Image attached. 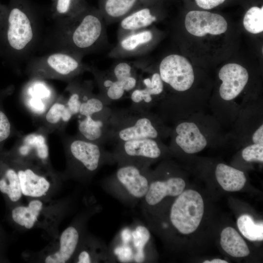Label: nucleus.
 I'll return each mask as SVG.
<instances>
[{
    "instance_id": "1",
    "label": "nucleus",
    "mask_w": 263,
    "mask_h": 263,
    "mask_svg": "<svg viewBox=\"0 0 263 263\" xmlns=\"http://www.w3.org/2000/svg\"><path fill=\"white\" fill-rule=\"evenodd\" d=\"M106 23L98 8L88 6L76 15L57 21L54 50H64L83 56L96 51L107 41Z\"/></svg>"
},
{
    "instance_id": "2",
    "label": "nucleus",
    "mask_w": 263,
    "mask_h": 263,
    "mask_svg": "<svg viewBox=\"0 0 263 263\" xmlns=\"http://www.w3.org/2000/svg\"><path fill=\"white\" fill-rule=\"evenodd\" d=\"M168 146L171 154L193 155L207 147L228 144L227 132L206 110L198 112L172 124Z\"/></svg>"
},
{
    "instance_id": "3",
    "label": "nucleus",
    "mask_w": 263,
    "mask_h": 263,
    "mask_svg": "<svg viewBox=\"0 0 263 263\" xmlns=\"http://www.w3.org/2000/svg\"><path fill=\"white\" fill-rule=\"evenodd\" d=\"M158 72L164 84L159 110L174 117H183L195 112L185 94L195 82V74L188 60L183 56L171 54L161 61Z\"/></svg>"
},
{
    "instance_id": "4",
    "label": "nucleus",
    "mask_w": 263,
    "mask_h": 263,
    "mask_svg": "<svg viewBox=\"0 0 263 263\" xmlns=\"http://www.w3.org/2000/svg\"><path fill=\"white\" fill-rule=\"evenodd\" d=\"M171 127L152 111L130 107L112 108L107 142L117 143L141 138L164 140L169 137Z\"/></svg>"
},
{
    "instance_id": "5",
    "label": "nucleus",
    "mask_w": 263,
    "mask_h": 263,
    "mask_svg": "<svg viewBox=\"0 0 263 263\" xmlns=\"http://www.w3.org/2000/svg\"><path fill=\"white\" fill-rule=\"evenodd\" d=\"M72 199L28 198L12 207L11 218L21 230L39 228L51 241L59 234V225L70 210Z\"/></svg>"
},
{
    "instance_id": "6",
    "label": "nucleus",
    "mask_w": 263,
    "mask_h": 263,
    "mask_svg": "<svg viewBox=\"0 0 263 263\" xmlns=\"http://www.w3.org/2000/svg\"><path fill=\"white\" fill-rule=\"evenodd\" d=\"M218 78L221 83L217 95L209 99L208 108L222 127L228 129L239 113L251 103L242 95L249 81V75L246 69L242 65L228 63L221 68Z\"/></svg>"
},
{
    "instance_id": "7",
    "label": "nucleus",
    "mask_w": 263,
    "mask_h": 263,
    "mask_svg": "<svg viewBox=\"0 0 263 263\" xmlns=\"http://www.w3.org/2000/svg\"><path fill=\"white\" fill-rule=\"evenodd\" d=\"M62 135L66 161L65 169L61 172L64 181L88 184L102 167L115 163L112 152L106 150L103 145L77 134Z\"/></svg>"
},
{
    "instance_id": "8",
    "label": "nucleus",
    "mask_w": 263,
    "mask_h": 263,
    "mask_svg": "<svg viewBox=\"0 0 263 263\" xmlns=\"http://www.w3.org/2000/svg\"><path fill=\"white\" fill-rule=\"evenodd\" d=\"M89 207L78 214L71 224L45 248L38 252H25L22 257L30 262L66 263L72 262L80 243L86 233V225L96 212Z\"/></svg>"
},
{
    "instance_id": "9",
    "label": "nucleus",
    "mask_w": 263,
    "mask_h": 263,
    "mask_svg": "<svg viewBox=\"0 0 263 263\" xmlns=\"http://www.w3.org/2000/svg\"><path fill=\"white\" fill-rule=\"evenodd\" d=\"M151 177L149 168L118 165L116 171L101 183L104 189L124 205L132 207L147 192Z\"/></svg>"
},
{
    "instance_id": "10",
    "label": "nucleus",
    "mask_w": 263,
    "mask_h": 263,
    "mask_svg": "<svg viewBox=\"0 0 263 263\" xmlns=\"http://www.w3.org/2000/svg\"><path fill=\"white\" fill-rule=\"evenodd\" d=\"M83 56L69 51L54 50L31 60L26 69L30 79H57L70 82L85 71L89 66L82 62Z\"/></svg>"
},
{
    "instance_id": "11",
    "label": "nucleus",
    "mask_w": 263,
    "mask_h": 263,
    "mask_svg": "<svg viewBox=\"0 0 263 263\" xmlns=\"http://www.w3.org/2000/svg\"><path fill=\"white\" fill-rule=\"evenodd\" d=\"M7 155L18 175L24 199H51L59 191L64 180L61 173L47 168L21 161Z\"/></svg>"
},
{
    "instance_id": "12",
    "label": "nucleus",
    "mask_w": 263,
    "mask_h": 263,
    "mask_svg": "<svg viewBox=\"0 0 263 263\" xmlns=\"http://www.w3.org/2000/svg\"><path fill=\"white\" fill-rule=\"evenodd\" d=\"M38 31L35 13L24 0H21L11 9L8 16L6 38L9 46L21 57H24L35 45Z\"/></svg>"
},
{
    "instance_id": "13",
    "label": "nucleus",
    "mask_w": 263,
    "mask_h": 263,
    "mask_svg": "<svg viewBox=\"0 0 263 263\" xmlns=\"http://www.w3.org/2000/svg\"><path fill=\"white\" fill-rule=\"evenodd\" d=\"M114 145L112 152L118 165L129 164L148 168L154 161L171 154L168 146L157 139H137Z\"/></svg>"
},
{
    "instance_id": "14",
    "label": "nucleus",
    "mask_w": 263,
    "mask_h": 263,
    "mask_svg": "<svg viewBox=\"0 0 263 263\" xmlns=\"http://www.w3.org/2000/svg\"><path fill=\"white\" fill-rule=\"evenodd\" d=\"M228 144L242 148L251 144H263V103L258 99L239 114L227 132Z\"/></svg>"
},
{
    "instance_id": "15",
    "label": "nucleus",
    "mask_w": 263,
    "mask_h": 263,
    "mask_svg": "<svg viewBox=\"0 0 263 263\" xmlns=\"http://www.w3.org/2000/svg\"><path fill=\"white\" fill-rule=\"evenodd\" d=\"M204 212L203 199L197 191L184 190L174 201L169 211L172 226L183 234H189L198 227Z\"/></svg>"
},
{
    "instance_id": "16",
    "label": "nucleus",
    "mask_w": 263,
    "mask_h": 263,
    "mask_svg": "<svg viewBox=\"0 0 263 263\" xmlns=\"http://www.w3.org/2000/svg\"><path fill=\"white\" fill-rule=\"evenodd\" d=\"M139 69L136 87L129 97L131 107L142 110L151 111L162 99L164 91V84L158 72L151 71L143 61H137Z\"/></svg>"
},
{
    "instance_id": "17",
    "label": "nucleus",
    "mask_w": 263,
    "mask_h": 263,
    "mask_svg": "<svg viewBox=\"0 0 263 263\" xmlns=\"http://www.w3.org/2000/svg\"><path fill=\"white\" fill-rule=\"evenodd\" d=\"M42 129L21 136L6 151L11 157L22 161L53 168L50 159L48 136Z\"/></svg>"
},
{
    "instance_id": "18",
    "label": "nucleus",
    "mask_w": 263,
    "mask_h": 263,
    "mask_svg": "<svg viewBox=\"0 0 263 263\" xmlns=\"http://www.w3.org/2000/svg\"><path fill=\"white\" fill-rule=\"evenodd\" d=\"M166 170L167 177L157 178L151 171V177L147 193L140 202L143 214L149 213L166 198L177 197L184 190L186 182L181 177L173 175L171 171Z\"/></svg>"
},
{
    "instance_id": "19",
    "label": "nucleus",
    "mask_w": 263,
    "mask_h": 263,
    "mask_svg": "<svg viewBox=\"0 0 263 263\" xmlns=\"http://www.w3.org/2000/svg\"><path fill=\"white\" fill-rule=\"evenodd\" d=\"M57 96L44 80L33 79L23 88L21 101L33 116L41 118Z\"/></svg>"
},
{
    "instance_id": "20",
    "label": "nucleus",
    "mask_w": 263,
    "mask_h": 263,
    "mask_svg": "<svg viewBox=\"0 0 263 263\" xmlns=\"http://www.w3.org/2000/svg\"><path fill=\"white\" fill-rule=\"evenodd\" d=\"M154 39L155 33L152 29L146 28L132 33L118 40L108 56L111 58H124L144 55Z\"/></svg>"
},
{
    "instance_id": "21",
    "label": "nucleus",
    "mask_w": 263,
    "mask_h": 263,
    "mask_svg": "<svg viewBox=\"0 0 263 263\" xmlns=\"http://www.w3.org/2000/svg\"><path fill=\"white\" fill-rule=\"evenodd\" d=\"M185 24L190 34L199 37L207 34L220 35L227 28V22L223 17L206 11H189L186 16Z\"/></svg>"
},
{
    "instance_id": "22",
    "label": "nucleus",
    "mask_w": 263,
    "mask_h": 263,
    "mask_svg": "<svg viewBox=\"0 0 263 263\" xmlns=\"http://www.w3.org/2000/svg\"><path fill=\"white\" fill-rule=\"evenodd\" d=\"M112 108L80 117L78 121L77 135L85 140L103 145L107 142V133Z\"/></svg>"
},
{
    "instance_id": "23",
    "label": "nucleus",
    "mask_w": 263,
    "mask_h": 263,
    "mask_svg": "<svg viewBox=\"0 0 263 263\" xmlns=\"http://www.w3.org/2000/svg\"><path fill=\"white\" fill-rule=\"evenodd\" d=\"M154 1L144 4L119 21L117 40L132 33L147 28L157 20Z\"/></svg>"
},
{
    "instance_id": "24",
    "label": "nucleus",
    "mask_w": 263,
    "mask_h": 263,
    "mask_svg": "<svg viewBox=\"0 0 263 263\" xmlns=\"http://www.w3.org/2000/svg\"><path fill=\"white\" fill-rule=\"evenodd\" d=\"M114 260L104 243L88 233L81 240L72 261L76 263L109 262Z\"/></svg>"
},
{
    "instance_id": "25",
    "label": "nucleus",
    "mask_w": 263,
    "mask_h": 263,
    "mask_svg": "<svg viewBox=\"0 0 263 263\" xmlns=\"http://www.w3.org/2000/svg\"><path fill=\"white\" fill-rule=\"evenodd\" d=\"M74 115L69 109L63 94L57 96L41 119L39 128L48 134L62 133Z\"/></svg>"
},
{
    "instance_id": "26",
    "label": "nucleus",
    "mask_w": 263,
    "mask_h": 263,
    "mask_svg": "<svg viewBox=\"0 0 263 263\" xmlns=\"http://www.w3.org/2000/svg\"><path fill=\"white\" fill-rule=\"evenodd\" d=\"M0 192L13 206L23 200L17 171L5 151H0Z\"/></svg>"
},
{
    "instance_id": "27",
    "label": "nucleus",
    "mask_w": 263,
    "mask_h": 263,
    "mask_svg": "<svg viewBox=\"0 0 263 263\" xmlns=\"http://www.w3.org/2000/svg\"><path fill=\"white\" fill-rule=\"evenodd\" d=\"M153 0H98V9L106 24L119 21L144 4Z\"/></svg>"
},
{
    "instance_id": "28",
    "label": "nucleus",
    "mask_w": 263,
    "mask_h": 263,
    "mask_svg": "<svg viewBox=\"0 0 263 263\" xmlns=\"http://www.w3.org/2000/svg\"><path fill=\"white\" fill-rule=\"evenodd\" d=\"M91 81H81L74 79L69 82L65 89L68 96L65 97L67 106L74 115L77 116L81 104L94 93Z\"/></svg>"
},
{
    "instance_id": "29",
    "label": "nucleus",
    "mask_w": 263,
    "mask_h": 263,
    "mask_svg": "<svg viewBox=\"0 0 263 263\" xmlns=\"http://www.w3.org/2000/svg\"><path fill=\"white\" fill-rule=\"evenodd\" d=\"M214 174L218 183L227 191H239L244 188L246 182V178L243 171L223 163L216 165Z\"/></svg>"
},
{
    "instance_id": "30",
    "label": "nucleus",
    "mask_w": 263,
    "mask_h": 263,
    "mask_svg": "<svg viewBox=\"0 0 263 263\" xmlns=\"http://www.w3.org/2000/svg\"><path fill=\"white\" fill-rule=\"evenodd\" d=\"M220 244L222 248L228 254L234 257H244L250 253L245 242L238 232L231 227H227L222 230Z\"/></svg>"
},
{
    "instance_id": "31",
    "label": "nucleus",
    "mask_w": 263,
    "mask_h": 263,
    "mask_svg": "<svg viewBox=\"0 0 263 263\" xmlns=\"http://www.w3.org/2000/svg\"><path fill=\"white\" fill-rule=\"evenodd\" d=\"M88 6V0H54L52 17L58 21L76 15Z\"/></svg>"
},
{
    "instance_id": "32",
    "label": "nucleus",
    "mask_w": 263,
    "mask_h": 263,
    "mask_svg": "<svg viewBox=\"0 0 263 263\" xmlns=\"http://www.w3.org/2000/svg\"><path fill=\"white\" fill-rule=\"evenodd\" d=\"M238 227L242 234L251 241H262L263 240V223H256L248 214L240 216L237 220Z\"/></svg>"
},
{
    "instance_id": "33",
    "label": "nucleus",
    "mask_w": 263,
    "mask_h": 263,
    "mask_svg": "<svg viewBox=\"0 0 263 263\" xmlns=\"http://www.w3.org/2000/svg\"><path fill=\"white\" fill-rule=\"evenodd\" d=\"M133 244V261L143 262L145 260L144 248L150 239V233L145 226L139 225L131 233Z\"/></svg>"
},
{
    "instance_id": "34",
    "label": "nucleus",
    "mask_w": 263,
    "mask_h": 263,
    "mask_svg": "<svg viewBox=\"0 0 263 263\" xmlns=\"http://www.w3.org/2000/svg\"><path fill=\"white\" fill-rule=\"evenodd\" d=\"M110 74L116 80L124 81L128 78L139 75V69L136 62L118 61L107 70Z\"/></svg>"
},
{
    "instance_id": "35",
    "label": "nucleus",
    "mask_w": 263,
    "mask_h": 263,
    "mask_svg": "<svg viewBox=\"0 0 263 263\" xmlns=\"http://www.w3.org/2000/svg\"><path fill=\"white\" fill-rule=\"evenodd\" d=\"M245 29L252 34H258L263 31V6H253L246 12L243 20Z\"/></svg>"
},
{
    "instance_id": "36",
    "label": "nucleus",
    "mask_w": 263,
    "mask_h": 263,
    "mask_svg": "<svg viewBox=\"0 0 263 263\" xmlns=\"http://www.w3.org/2000/svg\"><path fill=\"white\" fill-rule=\"evenodd\" d=\"M107 106L98 94L93 93L81 104L77 116L80 117L91 115L103 110Z\"/></svg>"
},
{
    "instance_id": "37",
    "label": "nucleus",
    "mask_w": 263,
    "mask_h": 263,
    "mask_svg": "<svg viewBox=\"0 0 263 263\" xmlns=\"http://www.w3.org/2000/svg\"><path fill=\"white\" fill-rule=\"evenodd\" d=\"M242 159L246 162H263V144H251L241 148Z\"/></svg>"
},
{
    "instance_id": "38",
    "label": "nucleus",
    "mask_w": 263,
    "mask_h": 263,
    "mask_svg": "<svg viewBox=\"0 0 263 263\" xmlns=\"http://www.w3.org/2000/svg\"><path fill=\"white\" fill-rule=\"evenodd\" d=\"M13 129L11 123L5 113L0 99V151L5 142L10 137Z\"/></svg>"
},
{
    "instance_id": "39",
    "label": "nucleus",
    "mask_w": 263,
    "mask_h": 263,
    "mask_svg": "<svg viewBox=\"0 0 263 263\" xmlns=\"http://www.w3.org/2000/svg\"><path fill=\"white\" fill-rule=\"evenodd\" d=\"M197 5L204 9H211L221 4L225 0H195Z\"/></svg>"
},
{
    "instance_id": "40",
    "label": "nucleus",
    "mask_w": 263,
    "mask_h": 263,
    "mask_svg": "<svg viewBox=\"0 0 263 263\" xmlns=\"http://www.w3.org/2000/svg\"><path fill=\"white\" fill-rule=\"evenodd\" d=\"M225 260L220 259H214L210 261H205L203 263H227Z\"/></svg>"
}]
</instances>
